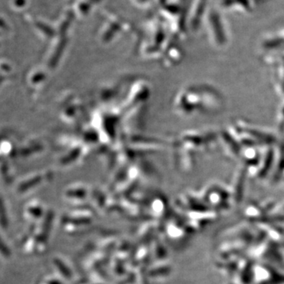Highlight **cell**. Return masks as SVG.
Returning <instances> with one entry per match:
<instances>
[{
    "instance_id": "2",
    "label": "cell",
    "mask_w": 284,
    "mask_h": 284,
    "mask_svg": "<svg viewBox=\"0 0 284 284\" xmlns=\"http://www.w3.org/2000/svg\"><path fill=\"white\" fill-rule=\"evenodd\" d=\"M0 252L5 256H9L11 255L10 249L4 244V242L0 239Z\"/></svg>"
},
{
    "instance_id": "1",
    "label": "cell",
    "mask_w": 284,
    "mask_h": 284,
    "mask_svg": "<svg viewBox=\"0 0 284 284\" xmlns=\"http://www.w3.org/2000/svg\"><path fill=\"white\" fill-rule=\"evenodd\" d=\"M0 224L2 226L3 228H7L8 226V219H7L5 208H4L2 201H0Z\"/></svg>"
}]
</instances>
